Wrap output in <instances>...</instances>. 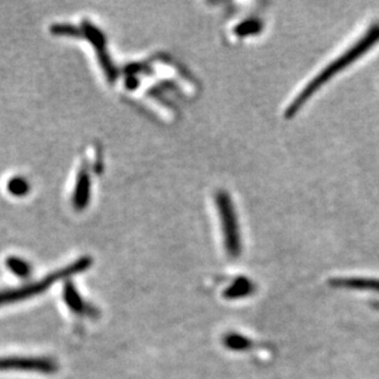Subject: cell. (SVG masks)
<instances>
[{
  "mask_svg": "<svg viewBox=\"0 0 379 379\" xmlns=\"http://www.w3.org/2000/svg\"><path fill=\"white\" fill-rule=\"evenodd\" d=\"M91 193V179L88 171L83 167L79 172L78 179L73 193V207L75 210L81 211L88 207Z\"/></svg>",
  "mask_w": 379,
  "mask_h": 379,
  "instance_id": "obj_7",
  "label": "cell"
},
{
  "mask_svg": "<svg viewBox=\"0 0 379 379\" xmlns=\"http://www.w3.org/2000/svg\"><path fill=\"white\" fill-rule=\"evenodd\" d=\"M330 284L335 287L351 289V290H366V291L379 292V280L366 279V277H344L334 279Z\"/></svg>",
  "mask_w": 379,
  "mask_h": 379,
  "instance_id": "obj_8",
  "label": "cell"
},
{
  "mask_svg": "<svg viewBox=\"0 0 379 379\" xmlns=\"http://www.w3.org/2000/svg\"><path fill=\"white\" fill-rule=\"evenodd\" d=\"M63 298L67 303V306L75 312L79 316H86V317H95L96 309L94 307L90 306L88 303L83 301V297L79 295L75 286L72 282H67L63 290Z\"/></svg>",
  "mask_w": 379,
  "mask_h": 379,
  "instance_id": "obj_6",
  "label": "cell"
},
{
  "mask_svg": "<svg viewBox=\"0 0 379 379\" xmlns=\"http://www.w3.org/2000/svg\"><path fill=\"white\" fill-rule=\"evenodd\" d=\"M253 291V285L248 279L239 277V280L234 281L232 285L225 292L226 298H239V297L248 296L250 292Z\"/></svg>",
  "mask_w": 379,
  "mask_h": 379,
  "instance_id": "obj_9",
  "label": "cell"
},
{
  "mask_svg": "<svg viewBox=\"0 0 379 379\" xmlns=\"http://www.w3.org/2000/svg\"><path fill=\"white\" fill-rule=\"evenodd\" d=\"M51 32L56 36L76 37L83 35V31L79 30L78 27L68 24H56L51 27Z\"/></svg>",
  "mask_w": 379,
  "mask_h": 379,
  "instance_id": "obj_14",
  "label": "cell"
},
{
  "mask_svg": "<svg viewBox=\"0 0 379 379\" xmlns=\"http://www.w3.org/2000/svg\"><path fill=\"white\" fill-rule=\"evenodd\" d=\"M261 29V22L258 20H247L239 24V26L234 29V32L239 35V36H250V35H255L258 33Z\"/></svg>",
  "mask_w": 379,
  "mask_h": 379,
  "instance_id": "obj_13",
  "label": "cell"
},
{
  "mask_svg": "<svg viewBox=\"0 0 379 379\" xmlns=\"http://www.w3.org/2000/svg\"><path fill=\"white\" fill-rule=\"evenodd\" d=\"M378 42L379 24H374L369 27L364 37H361L359 41L353 45V47L348 48L346 52L337 58L334 62L330 63L328 67L323 69L321 73L318 74L316 78L312 79L311 81L307 83L306 88L297 95L296 99H293L292 104L289 106V108L286 111V117L291 118L296 115L297 112L301 109L302 106L306 104L307 101L311 99L312 96L316 94L323 85H325L337 74L340 73L344 69L348 68V65L356 62L360 57H362L364 54L369 52L371 48L374 47Z\"/></svg>",
  "mask_w": 379,
  "mask_h": 379,
  "instance_id": "obj_1",
  "label": "cell"
},
{
  "mask_svg": "<svg viewBox=\"0 0 379 379\" xmlns=\"http://www.w3.org/2000/svg\"><path fill=\"white\" fill-rule=\"evenodd\" d=\"M6 268L17 277L25 279L31 274V265L26 260L21 259L17 257H9L6 260Z\"/></svg>",
  "mask_w": 379,
  "mask_h": 379,
  "instance_id": "obj_10",
  "label": "cell"
},
{
  "mask_svg": "<svg viewBox=\"0 0 379 379\" xmlns=\"http://www.w3.org/2000/svg\"><path fill=\"white\" fill-rule=\"evenodd\" d=\"M58 366L54 361L45 357H0V371H33L53 373Z\"/></svg>",
  "mask_w": 379,
  "mask_h": 379,
  "instance_id": "obj_5",
  "label": "cell"
},
{
  "mask_svg": "<svg viewBox=\"0 0 379 379\" xmlns=\"http://www.w3.org/2000/svg\"><path fill=\"white\" fill-rule=\"evenodd\" d=\"M91 263H92L91 258L83 257V258H80L76 261H74L72 264H69L68 266L63 268L61 271H54L52 274L46 276L45 279H42V280L32 282L29 285L21 286L19 289L3 290V291H0V306H6V305H10L14 302L22 301V300L37 296L42 292L48 290L54 282L86 271L91 266Z\"/></svg>",
  "mask_w": 379,
  "mask_h": 379,
  "instance_id": "obj_2",
  "label": "cell"
},
{
  "mask_svg": "<svg viewBox=\"0 0 379 379\" xmlns=\"http://www.w3.org/2000/svg\"><path fill=\"white\" fill-rule=\"evenodd\" d=\"M225 345L231 350H247L252 346V343L247 338H244L239 334H229L224 340Z\"/></svg>",
  "mask_w": 379,
  "mask_h": 379,
  "instance_id": "obj_12",
  "label": "cell"
},
{
  "mask_svg": "<svg viewBox=\"0 0 379 379\" xmlns=\"http://www.w3.org/2000/svg\"><path fill=\"white\" fill-rule=\"evenodd\" d=\"M81 31H83V36L86 37L88 41L94 46L95 51L99 57V65L108 79L109 83H113L118 76V73H117V69L115 68V65L107 53V49H106V37H104V32L88 20L83 21Z\"/></svg>",
  "mask_w": 379,
  "mask_h": 379,
  "instance_id": "obj_4",
  "label": "cell"
},
{
  "mask_svg": "<svg viewBox=\"0 0 379 379\" xmlns=\"http://www.w3.org/2000/svg\"><path fill=\"white\" fill-rule=\"evenodd\" d=\"M220 220L224 231L225 245L231 257H239L241 253V239H239V223L236 218L234 204L226 192H218L216 195Z\"/></svg>",
  "mask_w": 379,
  "mask_h": 379,
  "instance_id": "obj_3",
  "label": "cell"
},
{
  "mask_svg": "<svg viewBox=\"0 0 379 379\" xmlns=\"http://www.w3.org/2000/svg\"><path fill=\"white\" fill-rule=\"evenodd\" d=\"M8 192L14 197H24L30 192V184L22 177H14L8 182Z\"/></svg>",
  "mask_w": 379,
  "mask_h": 379,
  "instance_id": "obj_11",
  "label": "cell"
}]
</instances>
